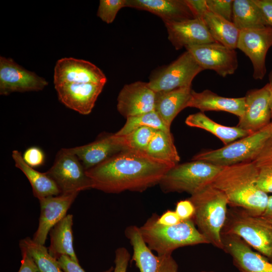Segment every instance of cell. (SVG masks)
Returning <instances> with one entry per match:
<instances>
[{"label":"cell","instance_id":"bcb514c9","mask_svg":"<svg viewBox=\"0 0 272 272\" xmlns=\"http://www.w3.org/2000/svg\"><path fill=\"white\" fill-rule=\"evenodd\" d=\"M270 86V111H271V122L272 123V86Z\"/></svg>","mask_w":272,"mask_h":272},{"label":"cell","instance_id":"74e56055","mask_svg":"<svg viewBox=\"0 0 272 272\" xmlns=\"http://www.w3.org/2000/svg\"><path fill=\"white\" fill-rule=\"evenodd\" d=\"M175 211L181 221L193 219L195 208L192 202L187 199L177 202Z\"/></svg>","mask_w":272,"mask_h":272},{"label":"cell","instance_id":"484cf974","mask_svg":"<svg viewBox=\"0 0 272 272\" xmlns=\"http://www.w3.org/2000/svg\"><path fill=\"white\" fill-rule=\"evenodd\" d=\"M185 123L189 126L201 128L211 132L225 145L251 134L237 126H228L219 124L202 112L188 115L186 118Z\"/></svg>","mask_w":272,"mask_h":272},{"label":"cell","instance_id":"ba28073f","mask_svg":"<svg viewBox=\"0 0 272 272\" xmlns=\"http://www.w3.org/2000/svg\"><path fill=\"white\" fill-rule=\"evenodd\" d=\"M203 70L186 50L168 65L154 72L148 83L155 92L191 87L194 78Z\"/></svg>","mask_w":272,"mask_h":272},{"label":"cell","instance_id":"f35d334b","mask_svg":"<svg viewBox=\"0 0 272 272\" xmlns=\"http://www.w3.org/2000/svg\"><path fill=\"white\" fill-rule=\"evenodd\" d=\"M59 266L63 272H86L79 263L73 260L67 255H62L57 259ZM114 268L111 266L102 272H112Z\"/></svg>","mask_w":272,"mask_h":272},{"label":"cell","instance_id":"603a6c76","mask_svg":"<svg viewBox=\"0 0 272 272\" xmlns=\"http://www.w3.org/2000/svg\"><path fill=\"white\" fill-rule=\"evenodd\" d=\"M191 91V87H183L156 92L155 111L169 128L178 114L187 107Z\"/></svg>","mask_w":272,"mask_h":272},{"label":"cell","instance_id":"6da1fadb","mask_svg":"<svg viewBox=\"0 0 272 272\" xmlns=\"http://www.w3.org/2000/svg\"><path fill=\"white\" fill-rule=\"evenodd\" d=\"M175 165L146 152L125 150L86 170L92 188L106 193L142 192L160 182Z\"/></svg>","mask_w":272,"mask_h":272},{"label":"cell","instance_id":"277c9868","mask_svg":"<svg viewBox=\"0 0 272 272\" xmlns=\"http://www.w3.org/2000/svg\"><path fill=\"white\" fill-rule=\"evenodd\" d=\"M158 217L157 214H153L139 227L148 247L158 255H172L173 251L179 247L209 244L192 219L181 221L172 226H163L157 223Z\"/></svg>","mask_w":272,"mask_h":272},{"label":"cell","instance_id":"ffe728a7","mask_svg":"<svg viewBox=\"0 0 272 272\" xmlns=\"http://www.w3.org/2000/svg\"><path fill=\"white\" fill-rule=\"evenodd\" d=\"M168 39L175 49L215 42L203 21L197 18L164 23Z\"/></svg>","mask_w":272,"mask_h":272},{"label":"cell","instance_id":"d590c367","mask_svg":"<svg viewBox=\"0 0 272 272\" xmlns=\"http://www.w3.org/2000/svg\"><path fill=\"white\" fill-rule=\"evenodd\" d=\"M24 161L32 168L42 166L45 161V155L43 151L35 146L27 149L23 155Z\"/></svg>","mask_w":272,"mask_h":272},{"label":"cell","instance_id":"cb8c5ba5","mask_svg":"<svg viewBox=\"0 0 272 272\" xmlns=\"http://www.w3.org/2000/svg\"><path fill=\"white\" fill-rule=\"evenodd\" d=\"M73 215L68 214L50 230V243L48 251L57 260L62 255H67L79 263L73 247Z\"/></svg>","mask_w":272,"mask_h":272},{"label":"cell","instance_id":"60d3db41","mask_svg":"<svg viewBox=\"0 0 272 272\" xmlns=\"http://www.w3.org/2000/svg\"><path fill=\"white\" fill-rule=\"evenodd\" d=\"M21 250L22 258L18 272H41L31 255L26 250Z\"/></svg>","mask_w":272,"mask_h":272},{"label":"cell","instance_id":"3957f363","mask_svg":"<svg viewBox=\"0 0 272 272\" xmlns=\"http://www.w3.org/2000/svg\"><path fill=\"white\" fill-rule=\"evenodd\" d=\"M188 199L195 208L192 220L197 229L209 244L223 250L221 233L229 206L226 195L210 184L191 195Z\"/></svg>","mask_w":272,"mask_h":272},{"label":"cell","instance_id":"8d00e7d4","mask_svg":"<svg viewBox=\"0 0 272 272\" xmlns=\"http://www.w3.org/2000/svg\"><path fill=\"white\" fill-rule=\"evenodd\" d=\"M130 255L124 247H119L115 252V267L113 272H126Z\"/></svg>","mask_w":272,"mask_h":272},{"label":"cell","instance_id":"7402d4cb","mask_svg":"<svg viewBox=\"0 0 272 272\" xmlns=\"http://www.w3.org/2000/svg\"><path fill=\"white\" fill-rule=\"evenodd\" d=\"M245 97H224L205 90L201 92L191 91L187 107H193L201 112L208 111H225L241 118L245 109Z\"/></svg>","mask_w":272,"mask_h":272},{"label":"cell","instance_id":"c3c4849f","mask_svg":"<svg viewBox=\"0 0 272 272\" xmlns=\"http://www.w3.org/2000/svg\"><path fill=\"white\" fill-rule=\"evenodd\" d=\"M200 272H214V271H200Z\"/></svg>","mask_w":272,"mask_h":272},{"label":"cell","instance_id":"5bb4252c","mask_svg":"<svg viewBox=\"0 0 272 272\" xmlns=\"http://www.w3.org/2000/svg\"><path fill=\"white\" fill-rule=\"evenodd\" d=\"M125 235L133 248L131 260L140 272H178V265L172 255H154L142 238L139 227L128 226Z\"/></svg>","mask_w":272,"mask_h":272},{"label":"cell","instance_id":"8fae6325","mask_svg":"<svg viewBox=\"0 0 272 272\" xmlns=\"http://www.w3.org/2000/svg\"><path fill=\"white\" fill-rule=\"evenodd\" d=\"M205 70L216 72L225 77L235 72L238 65L237 53L216 42L185 47Z\"/></svg>","mask_w":272,"mask_h":272},{"label":"cell","instance_id":"f546056e","mask_svg":"<svg viewBox=\"0 0 272 272\" xmlns=\"http://www.w3.org/2000/svg\"><path fill=\"white\" fill-rule=\"evenodd\" d=\"M19 246L31 255L41 272H62L57 260L50 255L44 245L26 237L20 240Z\"/></svg>","mask_w":272,"mask_h":272},{"label":"cell","instance_id":"8992f818","mask_svg":"<svg viewBox=\"0 0 272 272\" xmlns=\"http://www.w3.org/2000/svg\"><path fill=\"white\" fill-rule=\"evenodd\" d=\"M271 141L270 122L260 130L222 148L199 153L192 160L202 161L221 167L252 161Z\"/></svg>","mask_w":272,"mask_h":272},{"label":"cell","instance_id":"e575fe53","mask_svg":"<svg viewBox=\"0 0 272 272\" xmlns=\"http://www.w3.org/2000/svg\"><path fill=\"white\" fill-rule=\"evenodd\" d=\"M256 184L266 193H272V164L257 167Z\"/></svg>","mask_w":272,"mask_h":272},{"label":"cell","instance_id":"d6a6232c","mask_svg":"<svg viewBox=\"0 0 272 272\" xmlns=\"http://www.w3.org/2000/svg\"><path fill=\"white\" fill-rule=\"evenodd\" d=\"M126 0H100L97 16L107 24L113 22L118 11L125 7Z\"/></svg>","mask_w":272,"mask_h":272},{"label":"cell","instance_id":"83f0119b","mask_svg":"<svg viewBox=\"0 0 272 272\" xmlns=\"http://www.w3.org/2000/svg\"><path fill=\"white\" fill-rule=\"evenodd\" d=\"M232 22L240 30L269 26L254 0H234Z\"/></svg>","mask_w":272,"mask_h":272},{"label":"cell","instance_id":"7bdbcfd3","mask_svg":"<svg viewBox=\"0 0 272 272\" xmlns=\"http://www.w3.org/2000/svg\"><path fill=\"white\" fill-rule=\"evenodd\" d=\"M181 219L175 211L167 210L158 217L157 222L163 226H172L179 223Z\"/></svg>","mask_w":272,"mask_h":272},{"label":"cell","instance_id":"4dcf8cb0","mask_svg":"<svg viewBox=\"0 0 272 272\" xmlns=\"http://www.w3.org/2000/svg\"><path fill=\"white\" fill-rule=\"evenodd\" d=\"M143 126H149L158 130H170V128L165 125L158 114L153 111L127 117L123 126L115 134L117 135H124Z\"/></svg>","mask_w":272,"mask_h":272},{"label":"cell","instance_id":"5b68a950","mask_svg":"<svg viewBox=\"0 0 272 272\" xmlns=\"http://www.w3.org/2000/svg\"><path fill=\"white\" fill-rule=\"evenodd\" d=\"M222 234H233L272 262V224L243 209H228Z\"/></svg>","mask_w":272,"mask_h":272},{"label":"cell","instance_id":"2e32d148","mask_svg":"<svg viewBox=\"0 0 272 272\" xmlns=\"http://www.w3.org/2000/svg\"><path fill=\"white\" fill-rule=\"evenodd\" d=\"M223 250L232 257L240 272H272V262L252 250L243 240L233 234H222Z\"/></svg>","mask_w":272,"mask_h":272},{"label":"cell","instance_id":"ab89813d","mask_svg":"<svg viewBox=\"0 0 272 272\" xmlns=\"http://www.w3.org/2000/svg\"><path fill=\"white\" fill-rule=\"evenodd\" d=\"M194 18L202 20L205 14L209 11L206 0H185Z\"/></svg>","mask_w":272,"mask_h":272},{"label":"cell","instance_id":"52a82bcc","mask_svg":"<svg viewBox=\"0 0 272 272\" xmlns=\"http://www.w3.org/2000/svg\"><path fill=\"white\" fill-rule=\"evenodd\" d=\"M223 167L192 160L171 168L159 183L165 192H185L192 195L212 182Z\"/></svg>","mask_w":272,"mask_h":272},{"label":"cell","instance_id":"1f68e13d","mask_svg":"<svg viewBox=\"0 0 272 272\" xmlns=\"http://www.w3.org/2000/svg\"><path fill=\"white\" fill-rule=\"evenodd\" d=\"M157 130L149 126H143L134 129L127 134L118 136L120 137L122 145L127 150L146 152L152 137Z\"/></svg>","mask_w":272,"mask_h":272},{"label":"cell","instance_id":"b9f144b4","mask_svg":"<svg viewBox=\"0 0 272 272\" xmlns=\"http://www.w3.org/2000/svg\"><path fill=\"white\" fill-rule=\"evenodd\" d=\"M252 161L256 167L272 164V141Z\"/></svg>","mask_w":272,"mask_h":272},{"label":"cell","instance_id":"d4e9b609","mask_svg":"<svg viewBox=\"0 0 272 272\" xmlns=\"http://www.w3.org/2000/svg\"><path fill=\"white\" fill-rule=\"evenodd\" d=\"M12 156L15 166L25 175L29 181L35 197L40 200L44 197L61 194L53 180L46 172H40L29 166L24 161L19 151L14 150Z\"/></svg>","mask_w":272,"mask_h":272},{"label":"cell","instance_id":"30bf717a","mask_svg":"<svg viewBox=\"0 0 272 272\" xmlns=\"http://www.w3.org/2000/svg\"><path fill=\"white\" fill-rule=\"evenodd\" d=\"M103 72L93 63L72 57L57 60L54 67V85L56 91L78 90L91 83H106Z\"/></svg>","mask_w":272,"mask_h":272},{"label":"cell","instance_id":"7dc6e473","mask_svg":"<svg viewBox=\"0 0 272 272\" xmlns=\"http://www.w3.org/2000/svg\"><path fill=\"white\" fill-rule=\"evenodd\" d=\"M269 84L272 86V72L270 73L269 75Z\"/></svg>","mask_w":272,"mask_h":272},{"label":"cell","instance_id":"4fadbf2b","mask_svg":"<svg viewBox=\"0 0 272 272\" xmlns=\"http://www.w3.org/2000/svg\"><path fill=\"white\" fill-rule=\"evenodd\" d=\"M48 85L44 78L25 69L11 58L0 57V94L42 90Z\"/></svg>","mask_w":272,"mask_h":272},{"label":"cell","instance_id":"9a60e30c","mask_svg":"<svg viewBox=\"0 0 272 272\" xmlns=\"http://www.w3.org/2000/svg\"><path fill=\"white\" fill-rule=\"evenodd\" d=\"M270 86L248 91L245 97V109L237 126L250 133L263 128L271 122Z\"/></svg>","mask_w":272,"mask_h":272},{"label":"cell","instance_id":"4316f807","mask_svg":"<svg viewBox=\"0 0 272 272\" xmlns=\"http://www.w3.org/2000/svg\"><path fill=\"white\" fill-rule=\"evenodd\" d=\"M202 20L215 42L232 49L237 48L240 30L232 22L209 11Z\"/></svg>","mask_w":272,"mask_h":272},{"label":"cell","instance_id":"9c48e42d","mask_svg":"<svg viewBox=\"0 0 272 272\" xmlns=\"http://www.w3.org/2000/svg\"><path fill=\"white\" fill-rule=\"evenodd\" d=\"M46 173L55 182L61 194L92 188L86 170L71 148L60 149L53 165Z\"/></svg>","mask_w":272,"mask_h":272},{"label":"cell","instance_id":"f6af8a7d","mask_svg":"<svg viewBox=\"0 0 272 272\" xmlns=\"http://www.w3.org/2000/svg\"><path fill=\"white\" fill-rule=\"evenodd\" d=\"M261 216L272 224V195L269 196L267 207Z\"/></svg>","mask_w":272,"mask_h":272},{"label":"cell","instance_id":"836d02e7","mask_svg":"<svg viewBox=\"0 0 272 272\" xmlns=\"http://www.w3.org/2000/svg\"><path fill=\"white\" fill-rule=\"evenodd\" d=\"M234 0H206L209 12L232 22Z\"/></svg>","mask_w":272,"mask_h":272},{"label":"cell","instance_id":"ac0fdd59","mask_svg":"<svg viewBox=\"0 0 272 272\" xmlns=\"http://www.w3.org/2000/svg\"><path fill=\"white\" fill-rule=\"evenodd\" d=\"M79 192L60 194L43 198L39 200L40 215L38 227L32 239L44 245L52 228L66 215Z\"/></svg>","mask_w":272,"mask_h":272},{"label":"cell","instance_id":"d6986e66","mask_svg":"<svg viewBox=\"0 0 272 272\" xmlns=\"http://www.w3.org/2000/svg\"><path fill=\"white\" fill-rule=\"evenodd\" d=\"M71 148L86 170L127 150L122 145L120 137L115 133L102 134L91 143Z\"/></svg>","mask_w":272,"mask_h":272},{"label":"cell","instance_id":"7a4b0ae2","mask_svg":"<svg viewBox=\"0 0 272 272\" xmlns=\"http://www.w3.org/2000/svg\"><path fill=\"white\" fill-rule=\"evenodd\" d=\"M258 169L253 161L223 167L211 184L226 195L229 206L261 216L269 196L256 184Z\"/></svg>","mask_w":272,"mask_h":272},{"label":"cell","instance_id":"44dd1931","mask_svg":"<svg viewBox=\"0 0 272 272\" xmlns=\"http://www.w3.org/2000/svg\"><path fill=\"white\" fill-rule=\"evenodd\" d=\"M125 7L149 12L164 23L194 18L185 0H126Z\"/></svg>","mask_w":272,"mask_h":272},{"label":"cell","instance_id":"7c38bea8","mask_svg":"<svg viewBox=\"0 0 272 272\" xmlns=\"http://www.w3.org/2000/svg\"><path fill=\"white\" fill-rule=\"evenodd\" d=\"M272 46V27L240 30L237 48L250 59L253 66V78L262 80L266 72L265 58Z\"/></svg>","mask_w":272,"mask_h":272},{"label":"cell","instance_id":"f1b7e54d","mask_svg":"<svg viewBox=\"0 0 272 272\" xmlns=\"http://www.w3.org/2000/svg\"><path fill=\"white\" fill-rule=\"evenodd\" d=\"M146 153L156 159L175 165L178 164L180 160L170 130H157L152 137Z\"/></svg>","mask_w":272,"mask_h":272},{"label":"cell","instance_id":"ee69618b","mask_svg":"<svg viewBox=\"0 0 272 272\" xmlns=\"http://www.w3.org/2000/svg\"><path fill=\"white\" fill-rule=\"evenodd\" d=\"M262 12L268 25L272 27V0H254Z\"/></svg>","mask_w":272,"mask_h":272},{"label":"cell","instance_id":"e0dca14e","mask_svg":"<svg viewBox=\"0 0 272 272\" xmlns=\"http://www.w3.org/2000/svg\"><path fill=\"white\" fill-rule=\"evenodd\" d=\"M156 92L148 83L135 82L123 86L117 97L118 111L124 117L155 111Z\"/></svg>","mask_w":272,"mask_h":272}]
</instances>
